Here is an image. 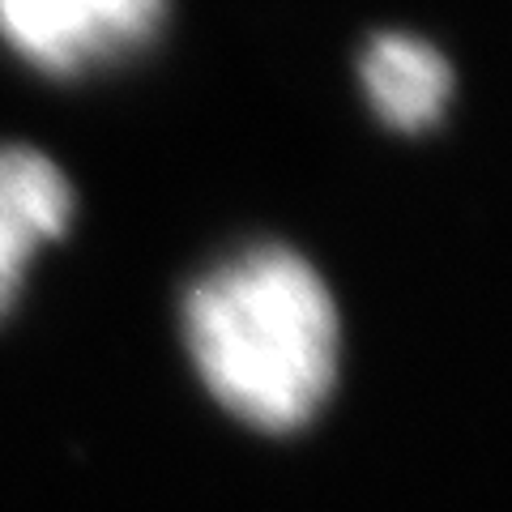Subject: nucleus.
<instances>
[{
    "label": "nucleus",
    "instance_id": "4",
    "mask_svg": "<svg viewBox=\"0 0 512 512\" xmlns=\"http://www.w3.org/2000/svg\"><path fill=\"white\" fill-rule=\"evenodd\" d=\"M359 77L376 116L389 128H402V133H419V128L436 124L444 116L448 90H453L448 60L414 35L372 39L363 52Z\"/></svg>",
    "mask_w": 512,
    "mask_h": 512
},
{
    "label": "nucleus",
    "instance_id": "2",
    "mask_svg": "<svg viewBox=\"0 0 512 512\" xmlns=\"http://www.w3.org/2000/svg\"><path fill=\"white\" fill-rule=\"evenodd\" d=\"M167 18V0H0V39L26 64L77 77L141 52Z\"/></svg>",
    "mask_w": 512,
    "mask_h": 512
},
{
    "label": "nucleus",
    "instance_id": "1",
    "mask_svg": "<svg viewBox=\"0 0 512 512\" xmlns=\"http://www.w3.org/2000/svg\"><path fill=\"white\" fill-rule=\"evenodd\" d=\"M184 338L201 380L261 431H295L338 380V308L291 248H248L210 269L184 303Z\"/></svg>",
    "mask_w": 512,
    "mask_h": 512
},
{
    "label": "nucleus",
    "instance_id": "3",
    "mask_svg": "<svg viewBox=\"0 0 512 512\" xmlns=\"http://www.w3.org/2000/svg\"><path fill=\"white\" fill-rule=\"evenodd\" d=\"M73 188L64 171L26 146H0V316L13 308L35 252L64 235Z\"/></svg>",
    "mask_w": 512,
    "mask_h": 512
}]
</instances>
